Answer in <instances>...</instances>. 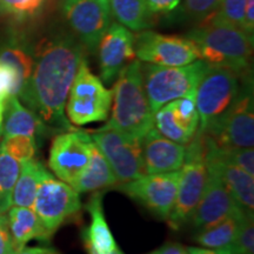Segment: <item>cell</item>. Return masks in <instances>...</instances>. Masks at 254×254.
I'll return each instance as SVG.
<instances>
[{
	"label": "cell",
	"instance_id": "484cf974",
	"mask_svg": "<svg viewBox=\"0 0 254 254\" xmlns=\"http://www.w3.org/2000/svg\"><path fill=\"white\" fill-rule=\"evenodd\" d=\"M21 163L0 145V213H6L12 206V193L20 173Z\"/></svg>",
	"mask_w": 254,
	"mask_h": 254
},
{
	"label": "cell",
	"instance_id": "cb8c5ba5",
	"mask_svg": "<svg viewBox=\"0 0 254 254\" xmlns=\"http://www.w3.org/2000/svg\"><path fill=\"white\" fill-rule=\"evenodd\" d=\"M110 11L129 31L141 32L150 27L151 12L145 0H110Z\"/></svg>",
	"mask_w": 254,
	"mask_h": 254
},
{
	"label": "cell",
	"instance_id": "9a60e30c",
	"mask_svg": "<svg viewBox=\"0 0 254 254\" xmlns=\"http://www.w3.org/2000/svg\"><path fill=\"white\" fill-rule=\"evenodd\" d=\"M100 78L104 84H112L125 66L135 57L134 36L128 28L119 23H111L99 44Z\"/></svg>",
	"mask_w": 254,
	"mask_h": 254
},
{
	"label": "cell",
	"instance_id": "4fadbf2b",
	"mask_svg": "<svg viewBox=\"0 0 254 254\" xmlns=\"http://www.w3.org/2000/svg\"><path fill=\"white\" fill-rule=\"evenodd\" d=\"M134 51L138 60L158 66H184L200 59L195 44L189 38L151 30L134 37Z\"/></svg>",
	"mask_w": 254,
	"mask_h": 254
},
{
	"label": "cell",
	"instance_id": "8fae6325",
	"mask_svg": "<svg viewBox=\"0 0 254 254\" xmlns=\"http://www.w3.org/2000/svg\"><path fill=\"white\" fill-rule=\"evenodd\" d=\"M88 133L92 141L109 161L118 185L146 174L139 141L132 140L106 126Z\"/></svg>",
	"mask_w": 254,
	"mask_h": 254
},
{
	"label": "cell",
	"instance_id": "ba28073f",
	"mask_svg": "<svg viewBox=\"0 0 254 254\" xmlns=\"http://www.w3.org/2000/svg\"><path fill=\"white\" fill-rule=\"evenodd\" d=\"M241 78L231 68L208 66L195 88L199 134H204L231 106L240 90Z\"/></svg>",
	"mask_w": 254,
	"mask_h": 254
},
{
	"label": "cell",
	"instance_id": "8d00e7d4",
	"mask_svg": "<svg viewBox=\"0 0 254 254\" xmlns=\"http://www.w3.org/2000/svg\"><path fill=\"white\" fill-rule=\"evenodd\" d=\"M151 13L165 14L177 9L182 0H145Z\"/></svg>",
	"mask_w": 254,
	"mask_h": 254
},
{
	"label": "cell",
	"instance_id": "8992f818",
	"mask_svg": "<svg viewBox=\"0 0 254 254\" xmlns=\"http://www.w3.org/2000/svg\"><path fill=\"white\" fill-rule=\"evenodd\" d=\"M241 79L243 81L236 99L226 112L202 134L218 147L254 146L253 84L250 73Z\"/></svg>",
	"mask_w": 254,
	"mask_h": 254
},
{
	"label": "cell",
	"instance_id": "f1b7e54d",
	"mask_svg": "<svg viewBox=\"0 0 254 254\" xmlns=\"http://www.w3.org/2000/svg\"><path fill=\"white\" fill-rule=\"evenodd\" d=\"M154 127L164 136L180 145L186 146L192 140V138L178 125L177 120L174 118L172 101L164 105L154 113Z\"/></svg>",
	"mask_w": 254,
	"mask_h": 254
},
{
	"label": "cell",
	"instance_id": "5b68a950",
	"mask_svg": "<svg viewBox=\"0 0 254 254\" xmlns=\"http://www.w3.org/2000/svg\"><path fill=\"white\" fill-rule=\"evenodd\" d=\"M208 66L209 64L201 59L184 66L141 64L142 82L153 114L164 105L179 99L196 88Z\"/></svg>",
	"mask_w": 254,
	"mask_h": 254
},
{
	"label": "cell",
	"instance_id": "277c9868",
	"mask_svg": "<svg viewBox=\"0 0 254 254\" xmlns=\"http://www.w3.org/2000/svg\"><path fill=\"white\" fill-rule=\"evenodd\" d=\"M207 180V166L205 160L204 135L195 132L186 145V155L178 184L176 201L167 218V224L172 230L178 231L190 220L204 193Z\"/></svg>",
	"mask_w": 254,
	"mask_h": 254
},
{
	"label": "cell",
	"instance_id": "60d3db41",
	"mask_svg": "<svg viewBox=\"0 0 254 254\" xmlns=\"http://www.w3.org/2000/svg\"><path fill=\"white\" fill-rule=\"evenodd\" d=\"M187 254H215V251L206 247H187Z\"/></svg>",
	"mask_w": 254,
	"mask_h": 254
},
{
	"label": "cell",
	"instance_id": "4316f807",
	"mask_svg": "<svg viewBox=\"0 0 254 254\" xmlns=\"http://www.w3.org/2000/svg\"><path fill=\"white\" fill-rule=\"evenodd\" d=\"M174 118L178 125L193 138L199 127V116L195 105V88L184 97L172 101Z\"/></svg>",
	"mask_w": 254,
	"mask_h": 254
},
{
	"label": "cell",
	"instance_id": "4dcf8cb0",
	"mask_svg": "<svg viewBox=\"0 0 254 254\" xmlns=\"http://www.w3.org/2000/svg\"><path fill=\"white\" fill-rule=\"evenodd\" d=\"M221 0H184L178 8L177 18L183 21H199L213 13Z\"/></svg>",
	"mask_w": 254,
	"mask_h": 254
},
{
	"label": "cell",
	"instance_id": "52a82bcc",
	"mask_svg": "<svg viewBox=\"0 0 254 254\" xmlns=\"http://www.w3.org/2000/svg\"><path fill=\"white\" fill-rule=\"evenodd\" d=\"M112 90L90 71L87 62L79 66L65 105L66 118L74 126L105 122L110 116Z\"/></svg>",
	"mask_w": 254,
	"mask_h": 254
},
{
	"label": "cell",
	"instance_id": "7402d4cb",
	"mask_svg": "<svg viewBox=\"0 0 254 254\" xmlns=\"http://www.w3.org/2000/svg\"><path fill=\"white\" fill-rule=\"evenodd\" d=\"M117 185L118 180L114 176L109 161L93 142L90 161L72 187L78 193H88L99 192Z\"/></svg>",
	"mask_w": 254,
	"mask_h": 254
},
{
	"label": "cell",
	"instance_id": "d6a6232c",
	"mask_svg": "<svg viewBox=\"0 0 254 254\" xmlns=\"http://www.w3.org/2000/svg\"><path fill=\"white\" fill-rule=\"evenodd\" d=\"M253 213L244 211L234 243L230 249L236 254H254V219Z\"/></svg>",
	"mask_w": 254,
	"mask_h": 254
},
{
	"label": "cell",
	"instance_id": "ffe728a7",
	"mask_svg": "<svg viewBox=\"0 0 254 254\" xmlns=\"http://www.w3.org/2000/svg\"><path fill=\"white\" fill-rule=\"evenodd\" d=\"M6 217L15 253L23 250L26 244L33 239L40 241L51 239L33 208L11 206L6 212Z\"/></svg>",
	"mask_w": 254,
	"mask_h": 254
},
{
	"label": "cell",
	"instance_id": "d6986e66",
	"mask_svg": "<svg viewBox=\"0 0 254 254\" xmlns=\"http://www.w3.org/2000/svg\"><path fill=\"white\" fill-rule=\"evenodd\" d=\"M103 194L101 190L94 192L87 202L86 208L91 215V225L82 232V240L85 247L97 254H111L118 245L105 219Z\"/></svg>",
	"mask_w": 254,
	"mask_h": 254
},
{
	"label": "cell",
	"instance_id": "d590c367",
	"mask_svg": "<svg viewBox=\"0 0 254 254\" xmlns=\"http://www.w3.org/2000/svg\"><path fill=\"white\" fill-rule=\"evenodd\" d=\"M0 254H17L8 230L6 213H0Z\"/></svg>",
	"mask_w": 254,
	"mask_h": 254
},
{
	"label": "cell",
	"instance_id": "b9f144b4",
	"mask_svg": "<svg viewBox=\"0 0 254 254\" xmlns=\"http://www.w3.org/2000/svg\"><path fill=\"white\" fill-rule=\"evenodd\" d=\"M6 103L0 100V136L2 135V122H4V113H5Z\"/></svg>",
	"mask_w": 254,
	"mask_h": 254
},
{
	"label": "cell",
	"instance_id": "e0dca14e",
	"mask_svg": "<svg viewBox=\"0 0 254 254\" xmlns=\"http://www.w3.org/2000/svg\"><path fill=\"white\" fill-rule=\"evenodd\" d=\"M146 173H167L179 171L186 155V146L166 138L155 127L139 140Z\"/></svg>",
	"mask_w": 254,
	"mask_h": 254
},
{
	"label": "cell",
	"instance_id": "7c38bea8",
	"mask_svg": "<svg viewBox=\"0 0 254 254\" xmlns=\"http://www.w3.org/2000/svg\"><path fill=\"white\" fill-rule=\"evenodd\" d=\"M179 178L180 170L167 173H146L114 187L141 204L157 218L166 221L176 201Z\"/></svg>",
	"mask_w": 254,
	"mask_h": 254
},
{
	"label": "cell",
	"instance_id": "6da1fadb",
	"mask_svg": "<svg viewBox=\"0 0 254 254\" xmlns=\"http://www.w3.org/2000/svg\"><path fill=\"white\" fill-rule=\"evenodd\" d=\"M84 49L69 34H57L36 47L31 77L19 97L52 132L72 128L65 105L79 66L86 60Z\"/></svg>",
	"mask_w": 254,
	"mask_h": 254
},
{
	"label": "cell",
	"instance_id": "f35d334b",
	"mask_svg": "<svg viewBox=\"0 0 254 254\" xmlns=\"http://www.w3.org/2000/svg\"><path fill=\"white\" fill-rule=\"evenodd\" d=\"M148 254H187V247L178 243H166Z\"/></svg>",
	"mask_w": 254,
	"mask_h": 254
},
{
	"label": "cell",
	"instance_id": "2e32d148",
	"mask_svg": "<svg viewBox=\"0 0 254 254\" xmlns=\"http://www.w3.org/2000/svg\"><path fill=\"white\" fill-rule=\"evenodd\" d=\"M241 209L232 196L227 186L214 171L207 168V180L204 193L190 217L193 226L198 230L212 227Z\"/></svg>",
	"mask_w": 254,
	"mask_h": 254
},
{
	"label": "cell",
	"instance_id": "1f68e13d",
	"mask_svg": "<svg viewBox=\"0 0 254 254\" xmlns=\"http://www.w3.org/2000/svg\"><path fill=\"white\" fill-rule=\"evenodd\" d=\"M2 147L8 154H11L18 161L30 160L36 157L37 153V139L28 135H12L2 138Z\"/></svg>",
	"mask_w": 254,
	"mask_h": 254
},
{
	"label": "cell",
	"instance_id": "ac0fdd59",
	"mask_svg": "<svg viewBox=\"0 0 254 254\" xmlns=\"http://www.w3.org/2000/svg\"><path fill=\"white\" fill-rule=\"evenodd\" d=\"M206 166L214 171L227 186L238 206L243 211L254 212V178L236 165L205 155Z\"/></svg>",
	"mask_w": 254,
	"mask_h": 254
},
{
	"label": "cell",
	"instance_id": "ee69618b",
	"mask_svg": "<svg viewBox=\"0 0 254 254\" xmlns=\"http://www.w3.org/2000/svg\"><path fill=\"white\" fill-rule=\"evenodd\" d=\"M85 249H86V251H87V253H88V254H97V253L94 252V251H92L91 249H87V247H85ZM111 254H124V253H123V251L119 249V247H117V249L114 250L113 252L111 253Z\"/></svg>",
	"mask_w": 254,
	"mask_h": 254
},
{
	"label": "cell",
	"instance_id": "e575fe53",
	"mask_svg": "<svg viewBox=\"0 0 254 254\" xmlns=\"http://www.w3.org/2000/svg\"><path fill=\"white\" fill-rule=\"evenodd\" d=\"M44 2L45 0H0V11L24 19L36 14Z\"/></svg>",
	"mask_w": 254,
	"mask_h": 254
},
{
	"label": "cell",
	"instance_id": "d4e9b609",
	"mask_svg": "<svg viewBox=\"0 0 254 254\" xmlns=\"http://www.w3.org/2000/svg\"><path fill=\"white\" fill-rule=\"evenodd\" d=\"M243 212V209H239L237 213L226 218L214 226L201 230L195 237V241L199 245L211 250L231 247L236 239L239 219Z\"/></svg>",
	"mask_w": 254,
	"mask_h": 254
},
{
	"label": "cell",
	"instance_id": "603a6c76",
	"mask_svg": "<svg viewBox=\"0 0 254 254\" xmlns=\"http://www.w3.org/2000/svg\"><path fill=\"white\" fill-rule=\"evenodd\" d=\"M45 171L46 167L34 158L21 163L20 173L12 193V206L33 208L38 187Z\"/></svg>",
	"mask_w": 254,
	"mask_h": 254
},
{
	"label": "cell",
	"instance_id": "30bf717a",
	"mask_svg": "<svg viewBox=\"0 0 254 254\" xmlns=\"http://www.w3.org/2000/svg\"><path fill=\"white\" fill-rule=\"evenodd\" d=\"M92 147L88 131L72 127L57 133L50 148V170L59 180L72 186L90 161Z\"/></svg>",
	"mask_w": 254,
	"mask_h": 254
},
{
	"label": "cell",
	"instance_id": "836d02e7",
	"mask_svg": "<svg viewBox=\"0 0 254 254\" xmlns=\"http://www.w3.org/2000/svg\"><path fill=\"white\" fill-rule=\"evenodd\" d=\"M25 86V80L17 69L0 62V100L7 103L9 98L19 97Z\"/></svg>",
	"mask_w": 254,
	"mask_h": 254
},
{
	"label": "cell",
	"instance_id": "3957f363",
	"mask_svg": "<svg viewBox=\"0 0 254 254\" xmlns=\"http://www.w3.org/2000/svg\"><path fill=\"white\" fill-rule=\"evenodd\" d=\"M186 38L195 44L200 59L209 65L231 68L240 75L250 73L253 38L241 28L200 24Z\"/></svg>",
	"mask_w": 254,
	"mask_h": 254
},
{
	"label": "cell",
	"instance_id": "44dd1931",
	"mask_svg": "<svg viewBox=\"0 0 254 254\" xmlns=\"http://www.w3.org/2000/svg\"><path fill=\"white\" fill-rule=\"evenodd\" d=\"M50 131L37 114L24 106L18 97L9 98L6 103L4 122H2V138L12 135L37 136L45 135Z\"/></svg>",
	"mask_w": 254,
	"mask_h": 254
},
{
	"label": "cell",
	"instance_id": "7bdbcfd3",
	"mask_svg": "<svg viewBox=\"0 0 254 254\" xmlns=\"http://www.w3.org/2000/svg\"><path fill=\"white\" fill-rule=\"evenodd\" d=\"M215 254H236V253H234L230 247H226V249L215 250Z\"/></svg>",
	"mask_w": 254,
	"mask_h": 254
},
{
	"label": "cell",
	"instance_id": "f6af8a7d",
	"mask_svg": "<svg viewBox=\"0 0 254 254\" xmlns=\"http://www.w3.org/2000/svg\"><path fill=\"white\" fill-rule=\"evenodd\" d=\"M98 1L105 6H107V7H110V0H98Z\"/></svg>",
	"mask_w": 254,
	"mask_h": 254
},
{
	"label": "cell",
	"instance_id": "74e56055",
	"mask_svg": "<svg viewBox=\"0 0 254 254\" xmlns=\"http://www.w3.org/2000/svg\"><path fill=\"white\" fill-rule=\"evenodd\" d=\"M241 30L253 38L254 33V0H246L245 11H244V19L241 24Z\"/></svg>",
	"mask_w": 254,
	"mask_h": 254
},
{
	"label": "cell",
	"instance_id": "9c48e42d",
	"mask_svg": "<svg viewBox=\"0 0 254 254\" xmlns=\"http://www.w3.org/2000/svg\"><path fill=\"white\" fill-rule=\"evenodd\" d=\"M80 209L81 201L77 190L46 170L38 187L33 211L50 237L52 238L62 225L77 217Z\"/></svg>",
	"mask_w": 254,
	"mask_h": 254
},
{
	"label": "cell",
	"instance_id": "ab89813d",
	"mask_svg": "<svg viewBox=\"0 0 254 254\" xmlns=\"http://www.w3.org/2000/svg\"><path fill=\"white\" fill-rule=\"evenodd\" d=\"M17 254H60L58 251L50 247H26L20 250Z\"/></svg>",
	"mask_w": 254,
	"mask_h": 254
},
{
	"label": "cell",
	"instance_id": "f546056e",
	"mask_svg": "<svg viewBox=\"0 0 254 254\" xmlns=\"http://www.w3.org/2000/svg\"><path fill=\"white\" fill-rule=\"evenodd\" d=\"M0 62L8 64L20 73L25 80V85L31 77L33 69V55L18 44H12L0 50Z\"/></svg>",
	"mask_w": 254,
	"mask_h": 254
},
{
	"label": "cell",
	"instance_id": "5bb4252c",
	"mask_svg": "<svg viewBox=\"0 0 254 254\" xmlns=\"http://www.w3.org/2000/svg\"><path fill=\"white\" fill-rule=\"evenodd\" d=\"M63 13L79 43L94 53L111 25L110 7L98 0H63Z\"/></svg>",
	"mask_w": 254,
	"mask_h": 254
},
{
	"label": "cell",
	"instance_id": "7a4b0ae2",
	"mask_svg": "<svg viewBox=\"0 0 254 254\" xmlns=\"http://www.w3.org/2000/svg\"><path fill=\"white\" fill-rule=\"evenodd\" d=\"M111 118L104 126L139 141L152 127L154 114L142 82L141 62L134 59L123 68L112 88Z\"/></svg>",
	"mask_w": 254,
	"mask_h": 254
},
{
	"label": "cell",
	"instance_id": "83f0119b",
	"mask_svg": "<svg viewBox=\"0 0 254 254\" xmlns=\"http://www.w3.org/2000/svg\"><path fill=\"white\" fill-rule=\"evenodd\" d=\"M246 0H221L217 9L200 24L241 28Z\"/></svg>",
	"mask_w": 254,
	"mask_h": 254
}]
</instances>
